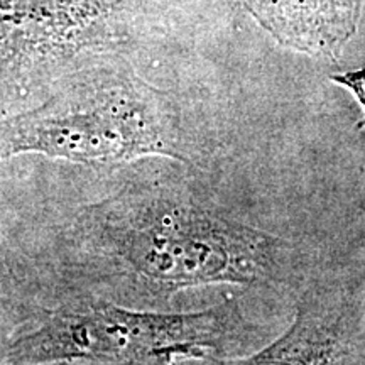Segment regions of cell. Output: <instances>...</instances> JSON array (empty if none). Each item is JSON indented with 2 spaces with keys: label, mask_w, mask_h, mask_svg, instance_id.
<instances>
[{
  "label": "cell",
  "mask_w": 365,
  "mask_h": 365,
  "mask_svg": "<svg viewBox=\"0 0 365 365\" xmlns=\"http://www.w3.org/2000/svg\"><path fill=\"white\" fill-rule=\"evenodd\" d=\"M331 81H335V83L345 86V88L352 91L354 97L359 100V103L362 105L365 112V68L359 71H349L331 76Z\"/></svg>",
  "instance_id": "ba28073f"
},
{
  "label": "cell",
  "mask_w": 365,
  "mask_h": 365,
  "mask_svg": "<svg viewBox=\"0 0 365 365\" xmlns=\"http://www.w3.org/2000/svg\"><path fill=\"white\" fill-rule=\"evenodd\" d=\"M73 298L158 309L186 289L303 287L313 252L225 215L182 176H137L86 205L61 234Z\"/></svg>",
  "instance_id": "6da1fadb"
},
{
  "label": "cell",
  "mask_w": 365,
  "mask_h": 365,
  "mask_svg": "<svg viewBox=\"0 0 365 365\" xmlns=\"http://www.w3.org/2000/svg\"><path fill=\"white\" fill-rule=\"evenodd\" d=\"M220 365H365V312L354 287L313 274L303 284L294 319L272 344Z\"/></svg>",
  "instance_id": "5b68a950"
},
{
  "label": "cell",
  "mask_w": 365,
  "mask_h": 365,
  "mask_svg": "<svg viewBox=\"0 0 365 365\" xmlns=\"http://www.w3.org/2000/svg\"><path fill=\"white\" fill-rule=\"evenodd\" d=\"M0 365H164V364H144V362H129V364H83V362H48V364H7Z\"/></svg>",
  "instance_id": "9c48e42d"
},
{
  "label": "cell",
  "mask_w": 365,
  "mask_h": 365,
  "mask_svg": "<svg viewBox=\"0 0 365 365\" xmlns=\"http://www.w3.org/2000/svg\"><path fill=\"white\" fill-rule=\"evenodd\" d=\"M277 43L314 58L339 59L357 31L364 0H242Z\"/></svg>",
  "instance_id": "8992f818"
},
{
  "label": "cell",
  "mask_w": 365,
  "mask_h": 365,
  "mask_svg": "<svg viewBox=\"0 0 365 365\" xmlns=\"http://www.w3.org/2000/svg\"><path fill=\"white\" fill-rule=\"evenodd\" d=\"M262 336L237 296L198 312L166 313L71 298L0 350L7 364H164L240 357Z\"/></svg>",
  "instance_id": "3957f363"
},
{
  "label": "cell",
  "mask_w": 365,
  "mask_h": 365,
  "mask_svg": "<svg viewBox=\"0 0 365 365\" xmlns=\"http://www.w3.org/2000/svg\"><path fill=\"white\" fill-rule=\"evenodd\" d=\"M7 287H9V269L6 262V255H4L2 249V235H0V350L4 349V345L7 344V340L11 339L9 333H6L4 327L7 325L9 317L6 313V298H7Z\"/></svg>",
  "instance_id": "52a82bcc"
},
{
  "label": "cell",
  "mask_w": 365,
  "mask_h": 365,
  "mask_svg": "<svg viewBox=\"0 0 365 365\" xmlns=\"http://www.w3.org/2000/svg\"><path fill=\"white\" fill-rule=\"evenodd\" d=\"M150 0H0V117L41 102L68 73L132 51Z\"/></svg>",
  "instance_id": "277c9868"
},
{
  "label": "cell",
  "mask_w": 365,
  "mask_h": 365,
  "mask_svg": "<svg viewBox=\"0 0 365 365\" xmlns=\"http://www.w3.org/2000/svg\"><path fill=\"white\" fill-rule=\"evenodd\" d=\"M19 154L85 166L156 156L200 161L178 100L145 81L125 56L68 73L41 102L0 117V161Z\"/></svg>",
  "instance_id": "7a4b0ae2"
}]
</instances>
